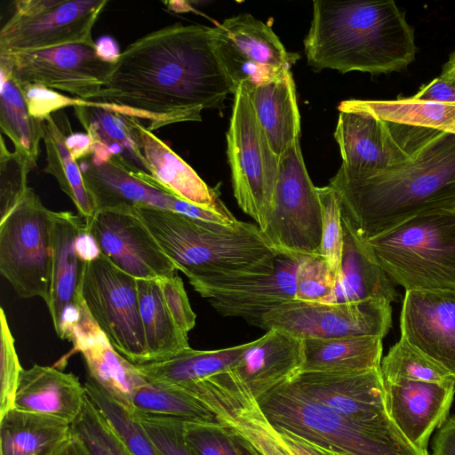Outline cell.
<instances>
[{
    "label": "cell",
    "mask_w": 455,
    "mask_h": 455,
    "mask_svg": "<svg viewBox=\"0 0 455 455\" xmlns=\"http://www.w3.org/2000/svg\"><path fill=\"white\" fill-rule=\"evenodd\" d=\"M235 88L216 49L214 27L174 23L128 45L85 101L138 118L148 130L202 120Z\"/></svg>",
    "instance_id": "obj_1"
},
{
    "label": "cell",
    "mask_w": 455,
    "mask_h": 455,
    "mask_svg": "<svg viewBox=\"0 0 455 455\" xmlns=\"http://www.w3.org/2000/svg\"><path fill=\"white\" fill-rule=\"evenodd\" d=\"M328 186L337 196L342 224L364 242L419 214L455 209V128L381 170L342 164Z\"/></svg>",
    "instance_id": "obj_2"
},
{
    "label": "cell",
    "mask_w": 455,
    "mask_h": 455,
    "mask_svg": "<svg viewBox=\"0 0 455 455\" xmlns=\"http://www.w3.org/2000/svg\"><path fill=\"white\" fill-rule=\"evenodd\" d=\"M304 48L316 70L372 75L406 69L417 52L414 29L394 1H314Z\"/></svg>",
    "instance_id": "obj_3"
},
{
    "label": "cell",
    "mask_w": 455,
    "mask_h": 455,
    "mask_svg": "<svg viewBox=\"0 0 455 455\" xmlns=\"http://www.w3.org/2000/svg\"><path fill=\"white\" fill-rule=\"evenodd\" d=\"M132 210L189 283L275 270L278 253L257 224L226 226L153 207Z\"/></svg>",
    "instance_id": "obj_4"
},
{
    "label": "cell",
    "mask_w": 455,
    "mask_h": 455,
    "mask_svg": "<svg viewBox=\"0 0 455 455\" xmlns=\"http://www.w3.org/2000/svg\"><path fill=\"white\" fill-rule=\"evenodd\" d=\"M365 243L405 291L455 290V209L419 214Z\"/></svg>",
    "instance_id": "obj_5"
},
{
    "label": "cell",
    "mask_w": 455,
    "mask_h": 455,
    "mask_svg": "<svg viewBox=\"0 0 455 455\" xmlns=\"http://www.w3.org/2000/svg\"><path fill=\"white\" fill-rule=\"evenodd\" d=\"M258 402L273 426L343 455H426L394 423L367 426L353 422L290 383Z\"/></svg>",
    "instance_id": "obj_6"
},
{
    "label": "cell",
    "mask_w": 455,
    "mask_h": 455,
    "mask_svg": "<svg viewBox=\"0 0 455 455\" xmlns=\"http://www.w3.org/2000/svg\"><path fill=\"white\" fill-rule=\"evenodd\" d=\"M227 144L234 196L261 230L273 204L279 158L258 121L245 84L234 93Z\"/></svg>",
    "instance_id": "obj_7"
},
{
    "label": "cell",
    "mask_w": 455,
    "mask_h": 455,
    "mask_svg": "<svg viewBox=\"0 0 455 455\" xmlns=\"http://www.w3.org/2000/svg\"><path fill=\"white\" fill-rule=\"evenodd\" d=\"M323 211L318 188L307 172L299 140L279 157L273 204L261 232L279 254H320Z\"/></svg>",
    "instance_id": "obj_8"
},
{
    "label": "cell",
    "mask_w": 455,
    "mask_h": 455,
    "mask_svg": "<svg viewBox=\"0 0 455 455\" xmlns=\"http://www.w3.org/2000/svg\"><path fill=\"white\" fill-rule=\"evenodd\" d=\"M52 212L29 188L0 221V272L24 299L49 300L52 278Z\"/></svg>",
    "instance_id": "obj_9"
},
{
    "label": "cell",
    "mask_w": 455,
    "mask_h": 455,
    "mask_svg": "<svg viewBox=\"0 0 455 455\" xmlns=\"http://www.w3.org/2000/svg\"><path fill=\"white\" fill-rule=\"evenodd\" d=\"M79 291L89 313L114 348L133 364L148 363L137 279L100 254L84 263Z\"/></svg>",
    "instance_id": "obj_10"
},
{
    "label": "cell",
    "mask_w": 455,
    "mask_h": 455,
    "mask_svg": "<svg viewBox=\"0 0 455 455\" xmlns=\"http://www.w3.org/2000/svg\"><path fill=\"white\" fill-rule=\"evenodd\" d=\"M107 0H18L0 30V54L94 43L92 28Z\"/></svg>",
    "instance_id": "obj_11"
},
{
    "label": "cell",
    "mask_w": 455,
    "mask_h": 455,
    "mask_svg": "<svg viewBox=\"0 0 455 455\" xmlns=\"http://www.w3.org/2000/svg\"><path fill=\"white\" fill-rule=\"evenodd\" d=\"M392 325L391 303L366 299L347 303L288 301L265 315L262 329H278L301 339L378 337Z\"/></svg>",
    "instance_id": "obj_12"
},
{
    "label": "cell",
    "mask_w": 455,
    "mask_h": 455,
    "mask_svg": "<svg viewBox=\"0 0 455 455\" xmlns=\"http://www.w3.org/2000/svg\"><path fill=\"white\" fill-rule=\"evenodd\" d=\"M112 67L95 43L0 54V68L18 84H39L87 100L104 84Z\"/></svg>",
    "instance_id": "obj_13"
},
{
    "label": "cell",
    "mask_w": 455,
    "mask_h": 455,
    "mask_svg": "<svg viewBox=\"0 0 455 455\" xmlns=\"http://www.w3.org/2000/svg\"><path fill=\"white\" fill-rule=\"evenodd\" d=\"M214 31L219 58L235 91L240 84L253 88L277 76L299 58L250 13L228 18Z\"/></svg>",
    "instance_id": "obj_14"
},
{
    "label": "cell",
    "mask_w": 455,
    "mask_h": 455,
    "mask_svg": "<svg viewBox=\"0 0 455 455\" xmlns=\"http://www.w3.org/2000/svg\"><path fill=\"white\" fill-rule=\"evenodd\" d=\"M179 388L198 399L255 455H291L258 400L229 368Z\"/></svg>",
    "instance_id": "obj_15"
},
{
    "label": "cell",
    "mask_w": 455,
    "mask_h": 455,
    "mask_svg": "<svg viewBox=\"0 0 455 455\" xmlns=\"http://www.w3.org/2000/svg\"><path fill=\"white\" fill-rule=\"evenodd\" d=\"M302 257L277 255L270 275L222 278L190 284L224 316L240 317L262 329L263 318L295 299L296 273Z\"/></svg>",
    "instance_id": "obj_16"
},
{
    "label": "cell",
    "mask_w": 455,
    "mask_h": 455,
    "mask_svg": "<svg viewBox=\"0 0 455 455\" xmlns=\"http://www.w3.org/2000/svg\"><path fill=\"white\" fill-rule=\"evenodd\" d=\"M84 220L101 254L132 277L159 279L177 271L175 264L132 209L98 210Z\"/></svg>",
    "instance_id": "obj_17"
},
{
    "label": "cell",
    "mask_w": 455,
    "mask_h": 455,
    "mask_svg": "<svg viewBox=\"0 0 455 455\" xmlns=\"http://www.w3.org/2000/svg\"><path fill=\"white\" fill-rule=\"evenodd\" d=\"M290 384L353 422L367 426L393 423L386 409L380 368L354 372L303 371Z\"/></svg>",
    "instance_id": "obj_18"
},
{
    "label": "cell",
    "mask_w": 455,
    "mask_h": 455,
    "mask_svg": "<svg viewBox=\"0 0 455 455\" xmlns=\"http://www.w3.org/2000/svg\"><path fill=\"white\" fill-rule=\"evenodd\" d=\"M401 338L455 378V290L407 291Z\"/></svg>",
    "instance_id": "obj_19"
},
{
    "label": "cell",
    "mask_w": 455,
    "mask_h": 455,
    "mask_svg": "<svg viewBox=\"0 0 455 455\" xmlns=\"http://www.w3.org/2000/svg\"><path fill=\"white\" fill-rule=\"evenodd\" d=\"M85 226L80 215L52 212V278L46 303L56 334L68 340L78 322L83 299L80 283L84 263L76 251V240Z\"/></svg>",
    "instance_id": "obj_20"
},
{
    "label": "cell",
    "mask_w": 455,
    "mask_h": 455,
    "mask_svg": "<svg viewBox=\"0 0 455 455\" xmlns=\"http://www.w3.org/2000/svg\"><path fill=\"white\" fill-rule=\"evenodd\" d=\"M384 387L390 419L415 448L429 455L430 435L448 419L455 395V379L444 382L400 379L384 383Z\"/></svg>",
    "instance_id": "obj_21"
},
{
    "label": "cell",
    "mask_w": 455,
    "mask_h": 455,
    "mask_svg": "<svg viewBox=\"0 0 455 455\" xmlns=\"http://www.w3.org/2000/svg\"><path fill=\"white\" fill-rule=\"evenodd\" d=\"M85 187L96 209L153 207L186 215L188 203L146 181L113 160L92 155L78 161Z\"/></svg>",
    "instance_id": "obj_22"
},
{
    "label": "cell",
    "mask_w": 455,
    "mask_h": 455,
    "mask_svg": "<svg viewBox=\"0 0 455 455\" xmlns=\"http://www.w3.org/2000/svg\"><path fill=\"white\" fill-rule=\"evenodd\" d=\"M68 341L81 353L94 380L113 400L130 412L135 390L147 380L136 365L121 355L89 313L84 300L81 316Z\"/></svg>",
    "instance_id": "obj_23"
},
{
    "label": "cell",
    "mask_w": 455,
    "mask_h": 455,
    "mask_svg": "<svg viewBox=\"0 0 455 455\" xmlns=\"http://www.w3.org/2000/svg\"><path fill=\"white\" fill-rule=\"evenodd\" d=\"M302 339L278 329L246 343L232 370L259 400L291 382L303 368Z\"/></svg>",
    "instance_id": "obj_24"
},
{
    "label": "cell",
    "mask_w": 455,
    "mask_h": 455,
    "mask_svg": "<svg viewBox=\"0 0 455 455\" xmlns=\"http://www.w3.org/2000/svg\"><path fill=\"white\" fill-rule=\"evenodd\" d=\"M133 138L155 183L176 197L197 206L231 214L216 189L210 188L182 158L138 118L129 116Z\"/></svg>",
    "instance_id": "obj_25"
},
{
    "label": "cell",
    "mask_w": 455,
    "mask_h": 455,
    "mask_svg": "<svg viewBox=\"0 0 455 455\" xmlns=\"http://www.w3.org/2000/svg\"><path fill=\"white\" fill-rule=\"evenodd\" d=\"M334 137L342 164L356 170H381L410 156L384 121L362 110H340Z\"/></svg>",
    "instance_id": "obj_26"
},
{
    "label": "cell",
    "mask_w": 455,
    "mask_h": 455,
    "mask_svg": "<svg viewBox=\"0 0 455 455\" xmlns=\"http://www.w3.org/2000/svg\"><path fill=\"white\" fill-rule=\"evenodd\" d=\"M76 99L75 114L92 139V157L101 161L113 160L144 180L152 179L133 138L129 116L102 103Z\"/></svg>",
    "instance_id": "obj_27"
},
{
    "label": "cell",
    "mask_w": 455,
    "mask_h": 455,
    "mask_svg": "<svg viewBox=\"0 0 455 455\" xmlns=\"http://www.w3.org/2000/svg\"><path fill=\"white\" fill-rule=\"evenodd\" d=\"M86 396L84 385L75 374L34 364L21 372L14 408L72 424L81 413Z\"/></svg>",
    "instance_id": "obj_28"
},
{
    "label": "cell",
    "mask_w": 455,
    "mask_h": 455,
    "mask_svg": "<svg viewBox=\"0 0 455 455\" xmlns=\"http://www.w3.org/2000/svg\"><path fill=\"white\" fill-rule=\"evenodd\" d=\"M344 246L341 264L331 293L324 303H347L366 299L397 301L395 284L377 263L366 243L342 224Z\"/></svg>",
    "instance_id": "obj_29"
},
{
    "label": "cell",
    "mask_w": 455,
    "mask_h": 455,
    "mask_svg": "<svg viewBox=\"0 0 455 455\" xmlns=\"http://www.w3.org/2000/svg\"><path fill=\"white\" fill-rule=\"evenodd\" d=\"M247 88L258 121L279 158L299 140L300 133V115L291 68L253 88Z\"/></svg>",
    "instance_id": "obj_30"
},
{
    "label": "cell",
    "mask_w": 455,
    "mask_h": 455,
    "mask_svg": "<svg viewBox=\"0 0 455 455\" xmlns=\"http://www.w3.org/2000/svg\"><path fill=\"white\" fill-rule=\"evenodd\" d=\"M70 433L63 419L14 408L0 417L1 455H52Z\"/></svg>",
    "instance_id": "obj_31"
},
{
    "label": "cell",
    "mask_w": 455,
    "mask_h": 455,
    "mask_svg": "<svg viewBox=\"0 0 455 455\" xmlns=\"http://www.w3.org/2000/svg\"><path fill=\"white\" fill-rule=\"evenodd\" d=\"M302 371L354 372L380 368L382 339H303Z\"/></svg>",
    "instance_id": "obj_32"
},
{
    "label": "cell",
    "mask_w": 455,
    "mask_h": 455,
    "mask_svg": "<svg viewBox=\"0 0 455 455\" xmlns=\"http://www.w3.org/2000/svg\"><path fill=\"white\" fill-rule=\"evenodd\" d=\"M245 346L246 343L217 350L189 347L168 359L135 365L148 382L180 387L228 369Z\"/></svg>",
    "instance_id": "obj_33"
},
{
    "label": "cell",
    "mask_w": 455,
    "mask_h": 455,
    "mask_svg": "<svg viewBox=\"0 0 455 455\" xmlns=\"http://www.w3.org/2000/svg\"><path fill=\"white\" fill-rule=\"evenodd\" d=\"M71 132L66 116L62 119L52 115L43 119V140L46 151L45 173L52 175L61 190L71 199L79 215L88 220L96 212L93 198L87 190L81 169L67 146V137Z\"/></svg>",
    "instance_id": "obj_34"
},
{
    "label": "cell",
    "mask_w": 455,
    "mask_h": 455,
    "mask_svg": "<svg viewBox=\"0 0 455 455\" xmlns=\"http://www.w3.org/2000/svg\"><path fill=\"white\" fill-rule=\"evenodd\" d=\"M140 313L149 362L168 359L189 347L188 333L175 323L159 279H137Z\"/></svg>",
    "instance_id": "obj_35"
},
{
    "label": "cell",
    "mask_w": 455,
    "mask_h": 455,
    "mask_svg": "<svg viewBox=\"0 0 455 455\" xmlns=\"http://www.w3.org/2000/svg\"><path fill=\"white\" fill-rule=\"evenodd\" d=\"M338 109L368 112L387 124L420 130L446 131L455 128V104L439 103L416 98L395 100H347Z\"/></svg>",
    "instance_id": "obj_36"
},
{
    "label": "cell",
    "mask_w": 455,
    "mask_h": 455,
    "mask_svg": "<svg viewBox=\"0 0 455 455\" xmlns=\"http://www.w3.org/2000/svg\"><path fill=\"white\" fill-rule=\"evenodd\" d=\"M0 126L15 147L36 167L43 140V120L34 117L11 74L0 68Z\"/></svg>",
    "instance_id": "obj_37"
},
{
    "label": "cell",
    "mask_w": 455,
    "mask_h": 455,
    "mask_svg": "<svg viewBox=\"0 0 455 455\" xmlns=\"http://www.w3.org/2000/svg\"><path fill=\"white\" fill-rule=\"evenodd\" d=\"M132 414H150L183 420H213L212 412L187 391L146 381L132 396Z\"/></svg>",
    "instance_id": "obj_38"
},
{
    "label": "cell",
    "mask_w": 455,
    "mask_h": 455,
    "mask_svg": "<svg viewBox=\"0 0 455 455\" xmlns=\"http://www.w3.org/2000/svg\"><path fill=\"white\" fill-rule=\"evenodd\" d=\"M84 388L88 398L132 455H161L140 421L129 411L113 400L89 377Z\"/></svg>",
    "instance_id": "obj_39"
},
{
    "label": "cell",
    "mask_w": 455,
    "mask_h": 455,
    "mask_svg": "<svg viewBox=\"0 0 455 455\" xmlns=\"http://www.w3.org/2000/svg\"><path fill=\"white\" fill-rule=\"evenodd\" d=\"M384 383L400 379L444 382L455 379L447 371L435 364L400 338L380 363Z\"/></svg>",
    "instance_id": "obj_40"
},
{
    "label": "cell",
    "mask_w": 455,
    "mask_h": 455,
    "mask_svg": "<svg viewBox=\"0 0 455 455\" xmlns=\"http://www.w3.org/2000/svg\"><path fill=\"white\" fill-rule=\"evenodd\" d=\"M71 433L81 439L91 455H132L88 396L71 424Z\"/></svg>",
    "instance_id": "obj_41"
},
{
    "label": "cell",
    "mask_w": 455,
    "mask_h": 455,
    "mask_svg": "<svg viewBox=\"0 0 455 455\" xmlns=\"http://www.w3.org/2000/svg\"><path fill=\"white\" fill-rule=\"evenodd\" d=\"M184 439L194 455H244L242 441L213 420H184Z\"/></svg>",
    "instance_id": "obj_42"
},
{
    "label": "cell",
    "mask_w": 455,
    "mask_h": 455,
    "mask_svg": "<svg viewBox=\"0 0 455 455\" xmlns=\"http://www.w3.org/2000/svg\"><path fill=\"white\" fill-rule=\"evenodd\" d=\"M34 169L23 154L7 149L1 138L0 146V221L6 218L28 192V172Z\"/></svg>",
    "instance_id": "obj_43"
},
{
    "label": "cell",
    "mask_w": 455,
    "mask_h": 455,
    "mask_svg": "<svg viewBox=\"0 0 455 455\" xmlns=\"http://www.w3.org/2000/svg\"><path fill=\"white\" fill-rule=\"evenodd\" d=\"M317 188L323 211L320 255L337 275L341 264L344 246L340 207L332 188L328 185Z\"/></svg>",
    "instance_id": "obj_44"
},
{
    "label": "cell",
    "mask_w": 455,
    "mask_h": 455,
    "mask_svg": "<svg viewBox=\"0 0 455 455\" xmlns=\"http://www.w3.org/2000/svg\"><path fill=\"white\" fill-rule=\"evenodd\" d=\"M337 275L320 254L303 256L296 273L295 299L321 302L332 291Z\"/></svg>",
    "instance_id": "obj_45"
},
{
    "label": "cell",
    "mask_w": 455,
    "mask_h": 455,
    "mask_svg": "<svg viewBox=\"0 0 455 455\" xmlns=\"http://www.w3.org/2000/svg\"><path fill=\"white\" fill-rule=\"evenodd\" d=\"M0 417L14 409L15 396L23 368L15 348L3 307L0 309Z\"/></svg>",
    "instance_id": "obj_46"
},
{
    "label": "cell",
    "mask_w": 455,
    "mask_h": 455,
    "mask_svg": "<svg viewBox=\"0 0 455 455\" xmlns=\"http://www.w3.org/2000/svg\"><path fill=\"white\" fill-rule=\"evenodd\" d=\"M132 415L161 455H194L184 439L183 419L150 414Z\"/></svg>",
    "instance_id": "obj_47"
},
{
    "label": "cell",
    "mask_w": 455,
    "mask_h": 455,
    "mask_svg": "<svg viewBox=\"0 0 455 455\" xmlns=\"http://www.w3.org/2000/svg\"><path fill=\"white\" fill-rule=\"evenodd\" d=\"M165 304L177 325L188 333L196 325L193 311L182 279L176 274L159 278Z\"/></svg>",
    "instance_id": "obj_48"
},
{
    "label": "cell",
    "mask_w": 455,
    "mask_h": 455,
    "mask_svg": "<svg viewBox=\"0 0 455 455\" xmlns=\"http://www.w3.org/2000/svg\"><path fill=\"white\" fill-rule=\"evenodd\" d=\"M17 84L26 100L30 114L37 119L43 120L52 112L66 107H74L76 103V97H68L43 85L18 83Z\"/></svg>",
    "instance_id": "obj_49"
},
{
    "label": "cell",
    "mask_w": 455,
    "mask_h": 455,
    "mask_svg": "<svg viewBox=\"0 0 455 455\" xmlns=\"http://www.w3.org/2000/svg\"><path fill=\"white\" fill-rule=\"evenodd\" d=\"M274 427L291 455H339L337 451L320 446L285 428Z\"/></svg>",
    "instance_id": "obj_50"
},
{
    "label": "cell",
    "mask_w": 455,
    "mask_h": 455,
    "mask_svg": "<svg viewBox=\"0 0 455 455\" xmlns=\"http://www.w3.org/2000/svg\"><path fill=\"white\" fill-rule=\"evenodd\" d=\"M413 97L422 100L455 104V82L436 77L422 86Z\"/></svg>",
    "instance_id": "obj_51"
},
{
    "label": "cell",
    "mask_w": 455,
    "mask_h": 455,
    "mask_svg": "<svg viewBox=\"0 0 455 455\" xmlns=\"http://www.w3.org/2000/svg\"><path fill=\"white\" fill-rule=\"evenodd\" d=\"M432 449V455H455V414L439 427Z\"/></svg>",
    "instance_id": "obj_52"
},
{
    "label": "cell",
    "mask_w": 455,
    "mask_h": 455,
    "mask_svg": "<svg viewBox=\"0 0 455 455\" xmlns=\"http://www.w3.org/2000/svg\"><path fill=\"white\" fill-rule=\"evenodd\" d=\"M76 251L84 263L92 261L101 254L96 240L86 229V225L76 237Z\"/></svg>",
    "instance_id": "obj_53"
},
{
    "label": "cell",
    "mask_w": 455,
    "mask_h": 455,
    "mask_svg": "<svg viewBox=\"0 0 455 455\" xmlns=\"http://www.w3.org/2000/svg\"><path fill=\"white\" fill-rule=\"evenodd\" d=\"M67 146L76 161L92 154V142L86 133H73L69 132L67 137Z\"/></svg>",
    "instance_id": "obj_54"
},
{
    "label": "cell",
    "mask_w": 455,
    "mask_h": 455,
    "mask_svg": "<svg viewBox=\"0 0 455 455\" xmlns=\"http://www.w3.org/2000/svg\"><path fill=\"white\" fill-rule=\"evenodd\" d=\"M52 455H91L84 443L76 435L68 437L52 452Z\"/></svg>",
    "instance_id": "obj_55"
},
{
    "label": "cell",
    "mask_w": 455,
    "mask_h": 455,
    "mask_svg": "<svg viewBox=\"0 0 455 455\" xmlns=\"http://www.w3.org/2000/svg\"><path fill=\"white\" fill-rule=\"evenodd\" d=\"M440 76L455 82V51L450 55L449 60L443 65Z\"/></svg>",
    "instance_id": "obj_56"
},
{
    "label": "cell",
    "mask_w": 455,
    "mask_h": 455,
    "mask_svg": "<svg viewBox=\"0 0 455 455\" xmlns=\"http://www.w3.org/2000/svg\"><path fill=\"white\" fill-rule=\"evenodd\" d=\"M243 443V442H242ZM244 455H255L248 447L243 444Z\"/></svg>",
    "instance_id": "obj_57"
},
{
    "label": "cell",
    "mask_w": 455,
    "mask_h": 455,
    "mask_svg": "<svg viewBox=\"0 0 455 455\" xmlns=\"http://www.w3.org/2000/svg\"><path fill=\"white\" fill-rule=\"evenodd\" d=\"M338 453H339V452H338ZM339 455H343V454H341V453H339Z\"/></svg>",
    "instance_id": "obj_58"
}]
</instances>
